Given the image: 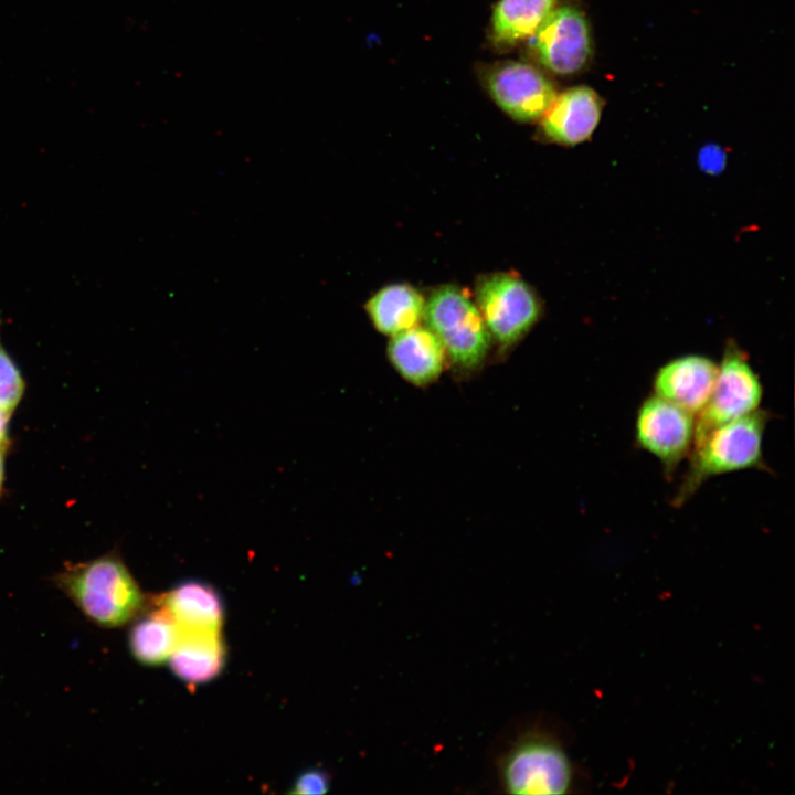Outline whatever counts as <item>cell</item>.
Wrapping results in <instances>:
<instances>
[{
  "instance_id": "cell-4",
  "label": "cell",
  "mask_w": 795,
  "mask_h": 795,
  "mask_svg": "<svg viewBox=\"0 0 795 795\" xmlns=\"http://www.w3.org/2000/svg\"><path fill=\"white\" fill-rule=\"evenodd\" d=\"M426 326L441 340L447 358L462 370L483 363L491 337L473 299L455 285H443L425 299Z\"/></svg>"
},
{
  "instance_id": "cell-2",
  "label": "cell",
  "mask_w": 795,
  "mask_h": 795,
  "mask_svg": "<svg viewBox=\"0 0 795 795\" xmlns=\"http://www.w3.org/2000/svg\"><path fill=\"white\" fill-rule=\"evenodd\" d=\"M768 413L757 410L719 425L693 442L689 467L671 500L683 506L709 478L745 469H766L763 438Z\"/></svg>"
},
{
  "instance_id": "cell-14",
  "label": "cell",
  "mask_w": 795,
  "mask_h": 795,
  "mask_svg": "<svg viewBox=\"0 0 795 795\" xmlns=\"http://www.w3.org/2000/svg\"><path fill=\"white\" fill-rule=\"evenodd\" d=\"M171 671L182 681L200 685L216 678L226 660L221 633L180 632L169 657Z\"/></svg>"
},
{
  "instance_id": "cell-15",
  "label": "cell",
  "mask_w": 795,
  "mask_h": 795,
  "mask_svg": "<svg viewBox=\"0 0 795 795\" xmlns=\"http://www.w3.org/2000/svg\"><path fill=\"white\" fill-rule=\"evenodd\" d=\"M364 308L378 331L394 336L420 325L425 298L409 284H390L374 293Z\"/></svg>"
},
{
  "instance_id": "cell-10",
  "label": "cell",
  "mask_w": 795,
  "mask_h": 795,
  "mask_svg": "<svg viewBox=\"0 0 795 795\" xmlns=\"http://www.w3.org/2000/svg\"><path fill=\"white\" fill-rule=\"evenodd\" d=\"M718 373L713 360L687 354L661 365L654 375V394L692 413H699L708 402Z\"/></svg>"
},
{
  "instance_id": "cell-8",
  "label": "cell",
  "mask_w": 795,
  "mask_h": 795,
  "mask_svg": "<svg viewBox=\"0 0 795 795\" xmlns=\"http://www.w3.org/2000/svg\"><path fill=\"white\" fill-rule=\"evenodd\" d=\"M480 78L495 103L522 123L540 119L556 97L555 87L545 74L523 62L501 61L486 65Z\"/></svg>"
},
{
  "instance_id": "cell-11",
  "label": "cell",
  "mask_w": 795,
  "mask_h": 795,
  "mask_svg": "<svg viewBox=\"0 0 795 795\" xmlns=\"http://www.w3.org/2000/svg\"><path fill=\"white\" fill-rule=\"evenodd\" d=\"M602 113V100L587 86L572 87L556 95L541 119V131L564 146L585 141L595 130Z\"/></svg>"
},
{
  "instance_id": "cell-22",
  "label": "cell",
  "mask_w": 795,
  "mask_h": 795,
  "mask_svg": "<svg viewBox=\"0 0 795 795\" xmlns=\"http://www.w3.org/2000/svg\"><path fill=\"white\" fill-rule=\"evenodd\" d=\"M3 479H4V462H3L2 452H0V491L2 489Z\"/></svg>"
},
{
  "instance_id": "cell-5",
  "label": "cell",
  "mask_w": 795,
  "mask_h": 795,
  "mask_svg": "<svg viewBox=\"0 0 795 795\" xmlns=\"http://www.w3.org/2000/svg\"><path fill=\"white\" fill-rule=\"evenodd\" d=\"M476 305L490 337L502 349L523 338L540 315V304L532 288L521 277L495 273L476 285Z\"/></svg>"
},
{
  "instance_id": "cell-18",
  "label": "cell",
  "mask_w": 795,
  "mask_h": 795,
  "mask_svg": "<svg viewBox=\"0 0 795 795\" xmlns=\"http://www.w3.org/2000/svg\"><path fill=\"white\" fill-rule=\"evenodd\" d=\"M23 377L0 342V407L11 413L24 392Z\"/></svg>"
},
{
  "instance_id": "cell-21",
  "label": "cell",
  "mask_w": 795,
  "mask_h": 795,
  "mask_svg": "<svg viewBox=\"0 0 795 795\" xmlns=\"http://www.w3.org/2000/svg\"><path fill=\"white\" fill-rule=\"evenodd\" d=\"M9 412L0 407V452H3L9 443L8 430H9Z\"/></svg>"
},
{
  "instance_id": "cell-20",
  "label": "cell",
  "mask_w": 795,
  "mask_h": 795,
  "mask_svg": "<svg viewBox=\"0 0 795 795\" xmlns=\"http://www.w3.org/2000/svg\"><path fill=\"white\" fill-rule=\"evenodd\" d=\"M724 152L717 146H707L700 151L699 161L707 171L716 173L724 166Z\"/></svg>"
},
{
  "instance_id": "cell-6",
  "label": "cell",
  "mask_w": 795,
  "mask_h": 795,
  "mask_svg": "<svg viewBox=\"0 0 795 795\" xmlns=\"http://www.w3.org/2000/svg\"><path fill=\"white\" fill-rule=\"evenodd\" d=\"M762 399L759 374L745 352L733 341L729 342L718 365L711 395L698 413L693 442L719 425L757 411Z\"/></svg>"
},
{
  "instance_id": "cell-16",
  "label": "cell",
  "mask_w": 795,
  "mask_h": 795,
  "mask_svg": "<svg viewBox=\"0 0 795 795\" xmlns=\"http://www.w3.org/2000/svg\"><path fill=\"white\" fill-rule=\"evenodd\" d=\"M556 0H499L491 17V41L510 49L530 39L554 10Z\"/></svg>"
},
{
  "instance_id": "cell-13",
  "label": "cell",
  "mask_w": 795,
  "mask_h": 795,
  "mask_svg": "<svg viewBox=\"0 0 795 795\" xmlns=\"http://www.w3.org/2000/svg\"><path fill=\"white\" fill-rule=\"evenodd\" d=\"M157 604L170 615L180 632L221 633L224 603L209 583L186 580L162 595Z\"/></svg>"
},
{
  "instance_id": "cell-19",
  "label": "cell",
  "mask_w": 795,
  "mask_h": 795,
  "mask_svg": "<svg viewBox=\"0 0 795 795\" xmlns=\"http://www.w3.org/2000/svg\"><path fill=\"white\" fill-rule=\"evenodd\" d=\"M330 788V776L325 770L309 768L300 773L293 784L292 794H325Z\"/></svg>"
},
{
  "instance_id": "cell-3",
  "label": "cell",
  "mask_w": 795,
  "mask_h": 795,
  "mask_svg": "<svg viewBox=\"0 0 795 795\" xmlns=\"http://www.w3.org/2000/svg\"><path fill=\"white\" fill-rule=\"evenodd\" d=\"M497 776L502 791L513 795L569 793L574 766L562 743L543 730L519 734L499 756Z\"/></svg>"
},
{
  "instance_id": "cell-9",
  "label": "cell",
  "mask_w": 795,
  "mask_h": 795,
  "mask_svg": "<svg viewBox=\"0 0 795 795\" xmlns=\"http://www.w3.org/2000/svg\"><path fill=\"white\" fill-rule=\"evenodd\" d=\"M530 38L536 60L555 74L576 73L591 57L587 20L573 7L554 9Z\"/></svg>"
},
{
  "instance_id": "cell-1",
  "label": "cell",
  "mask_w": 795,
  "mask_h": 795,
  "mask_svg": "<svg viewBox=\"0 0 795 795\" xmlns=\"http://www.w3.org/2000/svg\"><path fill=\"white\" fill-rule=\"evenodd\" d=\"M56 584L89 621L102 627L124 626L146 606L138 583L115 554L68 565L57 575Z\"/></svg>"
},
{
  "instance_id": "cell-7",
  "label": "cell",
  "mask_w": 795,
  "mask_h": 795,
  "mask_svg": "<svg viewBox=\"0 0 795 795\" xmlns=\"http://www.w3.org/2000/svg\"><path fill=\"white\" fill-rule=\"evenodd\" d=\"M693 415L655 394L637 409L636 444L660 462L667 476L672 475L691 452L696 428Z\"/></svg>"
},
{
  "instance_id": "cell-17",
  "label": "cell",
  "mask_w": 795,
  "mask_h": 795,
  "mask_svg": "<svg viewBox=\"0 0 795 795\" xmlns=\"http://www.w3.org/2000/svg\"><path fill=\"white\" fill-rule=\"evenodd\" d=\"M179 627L161 607L135 622L129 632V648L141 664L157 666L167 661L178 642Z\"/></svg>"
},
{
  "instance_id": "cell-12",
  "label": "cell",
  "mask_w": 795,
  "mask_h": 795,
  "mask_svg": "<svg viewBox=\"0 0 795 795\" xmlns=\"http://www.w3.org/2000/svg\"><path fill=\"white\" fill-rule=\"evenodd\" d=\"M388 358L403 379L424 386L441 375L447 356L438 337L426 325H417L391 336Z\"/></svg>"
}]
</instances>
